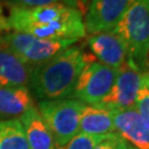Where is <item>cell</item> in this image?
<instances>
[{
	"label": "cell",
	"mask_w": 149,
	"mask_h": 149,
	"mask_svg": "<svg viewBox=\"0 0 149 149\" xmlns=\"http://www.w3.org/2000/svg\"><path fill=\"white\" fill-rule=\"evenodd\" d=\"M94 61V55L71 45L52 59L33 68L29 85L40 101L69 98L81 72Z\"/></svg>",
	"instance_id": "1"
},
{
	"label": "cell",
	"mask_w": 149,
	"mask_h": 149,
	"mask_svg": "<svg viewBox=\"0 0 149 149\" xmlns=\"http://www.w3.org/2000/svg\"><path fill=\"white\" fill-rule=\"evenodd\" d=\"M126 43L128 65L139 73L149 71V0H136L112 30Z\"/></svg>",
	"instance_id": "2"
},
{
	"label": "cell",
	"mask_w": 149,
	"mask_h": 149,
	"mask_svg": "<svg viewBox=\"0 0 149 149\" xmlns=\"http://www.w3.org/2000/svg\"><path fill=\"white\" fill-rule=\"evenodd\" d=\"M75 42L77 40H48L17 31L0 34V48L10 51L31 69L52 59Z\"/></svg>",
	"instance_id": "3"
},
{
	"label": "cell",
	"mask_w": 149,
	"mask_h": 149,
	"mask_svg": "<svg viewBox=\"0 0 149 149\" xmlns=\"http://www.w3.org/2000/svg\"><path fill=\"white\" fill-rule=\"evenodd\" d=\"M84 104L73 98L40 101L38 111L53 135L55 147L60 148L80 133L81 115Z\"/></svg>",
	"instance_id": "4"
},
{
	"label": "cell",
	"mask_w": 149,
	"mask_h": 149,
	"mask_svg": "<svg viewBox=\"0 0 149 149\" xmlns=\"http://www.w3.org/2000/svg\"><path fill=\"white\" fill-rule=\"evenodd\" d=\"M119 70L92 61L81 72L70 96L84 105H98L109 93Z\"/></svg>",
	"instance_id": "5"
},
{
	"label": "cell",
	"mask_w": 149,
	"mask_h": 149,
	"mask_svg": "<svg viewBox=\"0 0 149 149\" xmlns=\"http://www.w3.org/2000/svg\"><path fill=\"white\" fill-rule=\"evenodd\" d=\"M136 0H91L85 13L86 33L112 31Z\"/></svg>",
	"instance_id": "6"
},
{
	"label": "cell",
	"mask_w": 149,
	"mask_h": 149,
	"mask_svg": "<svg viewBox=\"0 0 149 149\" xmlns=\"http://www.w3.org/2000/svg\"><path fill=\"white\" fill-rule=\"evenodd\" d=\"M87 44L98 62L115 70H122L128 65L126 43L113 31L98 32L87 38Z\"/></svg>",
	"instance_id": "7"
},
{
	"label": "cell",
	"mask_w": 149,
	"mask_h": 149,
	"mask_svg": "<svg viewBox=\"0 0 149 149\" xmlns=\"http://www.w3.org/2000/svg\"><path fill=\"white\" fill-rule=\"evenodd\" d=\"M141 73L129 65L119 70L109 93L100 105L111 111H123L135 106Z\"/></svg>",
	"instance_id": "8"
},
{
	"label": "cell",
	"mask_w": 149,
	"mask_h": 149,
	"mask_svg": "<svg viewBox=\"0 0 149 149\" xmlns=\"http://www.w3.org/2000/svg\"><path fill=\"white\" fill-rule=\"evenodd\" d=\"M115 132L135 149H149V127L138 111L132 108L114 111Z\"/></svg>",
	"instance_id": "9"
},
{
	"label": "cell",
	"mask_w": 149,
	"mask_h": 149,
	"mask_svg": "<svg viewBox=\"0 0 149 149\" xmlns=\"http://www.w3.org/2000/svg\"><path fill=\"white\" fill-rule=\"evenodd\" d=\"M30 149H56L53 135L36 106L19 118Z\"/></svg>",
	"instance_id": "10"
},
{
	"label": "cell",
	"mask_w": 149,
	"mask_h": 149,
	"mask_svg": "<svg viewBox=\"0 0 149 149\" xmlns=\"http://www.w3.org/2000/svg\"><path fill=\"white\" fill-rule=\"evenodd\" d=\"M32 69L6 49L0 48V86L27 87Z\"/></svg>",
	"instance_id": "11"
},
{
	"label": "cell",
	"mask_w": 149,
	"mask_h": 149,
	"mask_svg": "<svg viewBox=\"0 0 149 149\" xmlns=\"http://www.w3.org/2000/svg\"><path fill=\"white\" fill-rule=\"evenodd\" d=\"M80 133L96 136L116 133L113 111L100 104L85 105L81 115Z\"/></svg>",
	"instance_id": "12"
},
{
	"label": "cell",
	"mask_w": 149,
	"mask_h": 149,
	"mask_svg": "<svg viewBox=\"0 0 149 149\" xmlns=\"http://www.w3.org/2000/svg\"><path fill=\"white\" fill-rule=\"evenodd\" d=\"M34 107V100L28 87L0 86V117H20Z\"/></svg>",
	"instance_id": "13"
},
{
	"label": "cell",
	"mask_w": 149,
	"mask_h": 149,
	"mask_svg": "<svg viewBox=\"0 0 149 149\" xmlns=\"http://www.w3.org/2000/svg\"><path fill=\"white\" fill-rule=\"evenodd\" d=\"M0 149H30L23 126L18 118L0 120Z\"/></svg>",
	"instance_id": "14"
},
{
	"label": "cell",
	"mask_w": 149,
	"mask_h": 149,
	"mask_svg": "<svg viewBox=\"0 0 149 149\" xmlns=\"http://www.w3.org/2000/svg\"><path fill=\"white\" fill-rule=\"evenodd\" d=\"M135 107L149 127V71L141 73Z\"/></svg>",
	"instance_id": "15"
},
{
	"label": "cell",
	"mask_w": 149,
	"mask_h": 149,
	"mask_svg": "<svg viewBox=\"0 0 149 149\" xmlns=\"http://www.w3.org/2000/svg\"><path fill=\"white\" fill-rule=\"evenodd\" d=\"M107 135L96 136V135H86V134L79 133L65 146L56 149H94L96 145H98L103 139L106 138Z\"/></svg>",
	"instance_id": "16"
},
{
	"label": "cell",
	"mask_w": 149,
	"mask_h": 149,
	"mask_svg": "<svg viewBox=\"0 0 149 149\" xmlns=\"http://www.w3.org/2000/svg\"><path fill=\"white\" fill-rule=\"evenodd\" d=\"M94 149H135L123 139L117 133L108 134L106 138L103 139Z\"/></svg>",
	"instance_id": "17"
},
{
	"label": "cell",
	"mask_w": 149,
	"mask_h": 149,
	"mask_svg": "<svg viewBox=\"0 0 149 149\" xmlns=\"http://www.w3.org/2000/svg\"><path fill=\"white\" fill-rule=\"evenodd\" d=\"M16 7H21V8H37V7H44V6H50L58 2H63L65 5L71 6L76 8L73 0H10Z\"/></svg>",
	"instance_id": "18"
},
{
	"label": "cell",
	"mask_w": 149,
	"mask_h": 149,
	"mask_svg": "<svg viewBox=\"0 0 149 149\" xmlns=\"http://www.w3.org/2000/svg\"><path fill=\"white\" fill-rule=\"evenodd\" d=\"M73 2L75 3L76 8H77V7H81V8L85 9V8H86V3L88 2V0H73Z\"/></svg>",
	"instance_id": "19"
}]
</instances>
